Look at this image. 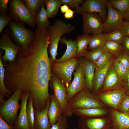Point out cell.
<instances>
[{
  "instance_id": "6da1fadb",
  "label": "cell",
  "mask_w": 129,
  "mask_h": 129,
  "mask_svg": "<svg viewBox=\"0 0 129 129\" xmlns=\"http://www.w3.org/2000/svg\"><path fill=\"white\" fill-rule=\"evenodd\" d=\"M34 32L33 40L26 49L20 50L14 62H3L6 67L4 82L11 92L18 89L29 92L33 98L35 109L40 111L50 99L49 84L52 73L48 52V30L37 28Z\"/></svg>"
},
{
  "instance_id": "7a4b0ae2",
  "label": "cell",
  "mask_w": 129,
  "mask_h": 129,
  "mask_svg": "<svg viewBox=\"0 0 129 129\" xmlns=\"http://www.w3.org/2000/svg\"><path fill=\"white\" fill-rule=\"evenodd\" d=\"M75 29V27L70 23H66L61 20H56L50 25L48 30L49 35V51L52 62L56 59L59 42L64 34L70 33Z\"/></svg>"
},
{
  "instance_id": "3957f363",
  "label": "cell",
  "mask_w": 129,
  "mask_h": 129,
  "mask_svg": "<svg viewBox=\"0 0 129 129\" xmlns=\"http://www.w3.org/2000/svg\"><path fill=\"white\" fill-rule=\"evenodd\" d=\"M9 14L12 20L26 23L33 27L35 26V16L30 11L23 0H10Z\"/></svg>"
},
{
  "instance_id": "277c9868",
  "label": "cell",
  "mask_w": 129,
  "mask_h": 129,
  "mask_svg": "<svg viewBox=\"0 0 129 129\" xmlns=\"http://www.w3.org/2000/svg\"><path fill=\"white\" fill-rule=\"evenodd\" d=\"M23 24L14 20L9 23V26L13 40L22 49L25 50L34 38L35 32L26 28Z\"/></svg>"
},
{
  "instance_id": "5b68a950",
  "label": "cell",
  "mask_w": 129,
  "mask_h": 129,
  "mask_svg": "<svg viewBox=\"0 0 129 129\" xmlns=\"http://www.w3.org/2000/svg\"><path fill=\"white\" fill-rule=\"evenodd\" d=\"M78 62V58L76 57L63 62H58L55 61L52 62L51 61L52 73L58 76L66 88H67L71 83L72 74Z\"/></svg>"
},
{
  "instance_id": "8992f818",
  "label": "cell",
  "mask_w": 129,
  "mask_h": 129,
  "mask_svg": "<svg viewBox=\"0 0 129 129\" xmlns=\"http://www.w3.org/2000/svg\"><path fill=\"white\" fill-rule=\"evenodd\" d=\"M68 103L71 109L102 108L104 106L96 96L84 89L75 95Z\"/></svg>"
},
{
  "instance_id": "52a82bcc",
  "label": "cell",
  "mask_w": 129,
  "mask_h": 129,
  "mask_svg": "<svg viewBox=\"0 0 129 129\" xmlns=\"http://www.w3.org/2000/svg\"><path fill=\"white\" fill-rule=\"evenodd\" d=\"M21 93L20 89H16L10 98L0 106V116L10 124L14 123L17 117L19 108V100Z\"/></svg>"
},
{
  "instance_id": "ba28073f",
  "label": "cell",
  "mask_w": 129,
  "mask_h": 129,
  "mask_svg": "<svg viewBox=\"0 0 129 129\" xmlns=\"http://www.w3.org/2000/svg\"><path fill=\"white\" fill-rule=\"evenodd\" d=\"M51 82L54 94L60 104L63 114L67 117L72 116L73 113L67 101V91L64 85L58 76L52 73Z\"/></svg>"
},
{
  "instance_id": "9c48e42d",
  "label": "cell",
  "mask_w": 129,
  "mask_h": 129,
  "mask_svg": "<svg viewBox=\"0 0 129 129\" xmlns=\"http://www.w3.org/2000/svg\"><path fill=\"white\" fill-rule=\"evenodd\" d=\"M8 30L4 32L0 39V48L4 50L5 54L2 56L3 62L11 63L16 60L18 52L22 48L14 43L11 39Z\"/></svg>"
},
{
  "instance_id": "30bf717a",
  "label": "cell",
  "mask_w": 129,
  "mask_h": 129,
  "mask_svg": "<svg viewBox=\"0 0 129 129\" xmlns=\"http://www.w3.org/2000/svg\"><path fill=\"white\" fill-rule=\"evenodd\" d=\"M81 15L84 34H97L102 33L103 25L102 22L103 19L98 14L86 12Z\"/></svg>"
},
{
  "instance_id": "8fae6325",
  "label": "cell",
  "mask_w": 129,
  "mask_h": 129,
  "mask_svg": "<svg viewBox=\"0 0 129 129\" xmlns=\"http://www.w3.org/2000/svg\"><path fill=\"white\" fill-rule=\"evenodd\" d=\"M78 61L75 69L76 71L73 74V81L68 87L66 88L68 102L75 95L85 89L86 81L83 67Z\"/></svg>"
},
{
  "instance_id": "7c38bea8",
  "label": "cell",
  "mask_w": 129,
  "mask_h": 129,
  "mask_svg": "<svg viewBox=\"0 0 129 129\" xmlns=\"http://www.w3.org/2000/svg\"><path fill=\"white\" fill-rule=\"evenodd\" d=\"M106 0H86L81 6L74 9L75 13L82 14L85 13H97L105 21L107 17Z\"/></svg>"
},
{
  "instance_id": "4fadbf2b",
  "label": "cell",
  "mask_w": 129,
  "mask_h": 129,
  "mask_svg": "<svg viewBox=\"0 0 129 129\" xmlns=\"http://www.w3.org/2000/svg\"><path fill=\"white\" fill-rule=\"evenodd\" d=\"M106 6L108 9V15L103 23V32L107 33L120 29L124 21L123 15L120 12L113 8L107 0Z\"/></svg>"
},
{
  "instance_id": "5bb4252c",
  "label": "cell",
  "mask_w": 129,
  "mask_h": 129,
  "mask_svg": "<svg viewBox=\"0 0 129 129\" xmlns=\"http://www.w3.org/2000/svg\"><path fill=\"white\" fill-rule=\"evenodd\" d=\"M125 86L124 81L115 69L113 63L107 72L100 92L119 89Z\"/></svg>"
},
{
  "instance_id": "9a60e30c",
  "label": "cell",
  "mask_w": 129,
  "mask_h": 129,
  "mask_svg": "<svg viewBox=\"0 0 129 129\" xmlns=\"http://www.w3.org/2000/svg\"><path fill=\"white\" fill-rule=\"evenodd\" d=\"M126 86L119 89L112 90L98 93V96L104 103L115 109L123 98L126 95Z\"/></svg>"
},
{
  "instance_id": "2e32d148",
  "label": "cell",
  "mask_w": 129,
  "mask_h": 129,
  "mask_svg": "<svg viewBox=\"0 0 129 129\" xmlns=\"http://www.w3.org/2000/svg\"><path fill=\"white\" fill-rule=\"evenodd\" d=\"M29 95L28 92L21 93L20 97L21 102V110L14 126V129H30L26 113L27 102Z\"/></svg>"
},
{
  "instance_id": "e0dca14e",
  "label": "cell",
  "mask_w": 129,
  "mask_h": 129,
  "mask_svg": "<svg viewBox=\"0 0 129 129\" xmlns=\"http://www.w3.org/2000/svg\"><path fill=\"white\" fill-rule=\"evenodd\" d=\"M78 59L81 63L83 67L86 81L85 89L91 93L93 89V79L96 67L95 63L89 61L81 57L78 58Z\"/></svg>"
},
{
  "instance_id": "ac0fdd59",
  "label": "cell",
  "mask_w": 129,
  "mask_h": 129,
  "mask_svg": "<svg viewBox=\"0 0 129 129\" xmlns=\"http://www.w3.org/2000/svg\"><path fill=\"white\" fill-rule=\"evenodd\" d=\"M115 57L113 55L109 62L103 67L99 68L96 67L92 91L93 93L97 92L102 87L107 72L113 63Z\"/></svg>"
},
{
  "instance_id": "d6986e66",
  "label": "cell",
  "mask_w": 129,
  "mask_h": 129,
  "mask_svg": "<svg viewBox=\"0 0 129 129\" xmlns=\"http://www.w3.org/2000/svg\"><path fill=\"white\" fill-rule=\"evenodd\" d=\"M51 103L50 98L48 101L45 108L41 111H34V128L36 129H50L51 125L48 116V112Z\"/></svg>"
},
{
  "instance_id": "ffe728a7",
  "label": "cell",
  "mask_w": 129,
  "mask_h": 129,
  "mask_svg": "<svg viewBox=\"0 0 129 129\" xmlns=\"http://www.w3.org/2000/svg\"><path fill=\"white\" fill-rule=\"evenodd\" d=\"M60 42L62 44H65L66 45V49L61 58L56 59L54 61L59 63L63 62L68 61L77 57V47L76 40L69 39L67 40L66 37L64 36L61 38Z\"/></svg>"
},
{
  "instance_id": "44dd1931",
  "label": "cell",
  "mask_w": 129,
  "mask_h": 129,
  "mask_svg": "<svg viewBox=\"0 0 129 129\" xmlns=\"http://www.w3.org/2000/svg\"><path fill=\"white\" fill-rule=\"evenodd\" d=\"M51 103L48 112V116L51 126L55 124L63 113L60 104L54 94H50Z\"/></svg>"
},
{
  "instance_id": "7402d4cb",
  "label": "cell",
  "mask_w": 129,
  "mask_h": 129,
  "mask_svg": "<svg viewBox=\"0 0 129 129\" xmlns=\"http://www.w3.org/2000/svg\"><path fill=\"white\" fill-rule=\"evenodd\" d=\"M111 116L118 129L129 128V114L111 109Z\"/></svg>"
},
{
  "instance_id": "603a6c76",
  "label": "cell",
  "mask_w": 129,
  "mask_h": 129,
  "mask_svg": "<svg viewBox=\"0 0 129 129\" xmlns=\"http://www.w3.org/2000/svg\"><path fill=\"white\" fill-rule=\"evenodd\" d=\"M72 110L73 113L81 118L103 115L107 113L106 111L102 108H76Z\"/></svg>"
},
{
  "instance_id": "cb8c5ba5",
  "label": "cell",
  "mask_w": 129,
  "mask_h": 129,
  "mask_svg": "<svg viewBox=\"0 0 129 129\" xmlns=\"http://www.w3.org/2000/svg\"><path fill=\"white\" fill-rule=\"evenodd\" d=\"M44 4L41 7L39 11L36 15L35 18L37 28L42 29H48L50 26V21L48 18L44 7Z\"/></svg>"
},
{
  "instance_id": "d4e9b609",
  "label": "cell",
  "mask_w": 129,
  "mask_h": 129,
  "mask_svg": "<svg viewBox=\"0 0 129 129\" xmlns=\"http://www.w3.org/2000/svg\"><path fill=\"white\" fill-rule=\"evenodd\" d=\"M91 35L84 34L76 36L77 43V56L78 58L83 57L86 51L88 45L90 42Z\"/></svg>"
},
{
  "instance_id": "484cf974",
  "label": "cell",
  "mask_w": 129,
  "mask_h": 129,
  "mask_svg": "<svg viewBox=\"0 0 129 129\" xmlns=\"http://www.w3.org/2000/svg\"><path fill=\"white\" fill-rule=\"evenodd\" d=\"M47 13L48 18L54 17L57 14L61 5L59 0H45Z\"/></svg>"
},
{
  "instance_id": "4316f807",
  "label": "cell",
  "mask_w": 129,
  "mask_h": 129,
  "mask_svg": "<svg viewBox=\"0 0 129 129\" xmlns=\"http://www.w3.org/2000/svg\"><path fill=\"white\" fill-rule=\"evenodd\" d=\"M108 41L102 33L91 35L90 40L89 44V47L91 50L104 46Z\"/></svg>"
},
{
  "instance_id": "83f0119b",
  "label": "cell",
  "mask_w": 129,
  "mask_h": 129,
  "mask_svg": "<svg viewBox=\"0 0 129 129\" xmlns=\"http://www.w3.org/2000/svg\"><path fill=\"white\" fill-rule=\"evenodd\" d=\"M104 47L106 51L115 57L124 51L122 44L113 41L108 40Z\"/></svg>"
},
{
  "instance_id": "f1b7e54d",
  "label": "cell",
  "mask_w": 129,
  "mask_h": 129,
  "mask_svg": "<svg viewBox=\"0 0 129 129\" xmlns=\"http://www.w3.org/2000/svg\"><path fill=\"white\" fill-rule=\"evenodd\" d=\"M108 1L113 8L123 15L129 11V0H111Z\"/></svg>"
},
{
  "instance_id": "f546056e",
  "label": "cell",
  "mask_w": 129,
  "mask_h": 129,
  "mask_svg": "<svg viewBox=\"0 0 129 129\" xmlns=\"http://www.w3.org/2000/svg\"><path fill=\"white\" fill-rule=\"evenodd\" d=\"M106 50L104 46L87 51L83 57L87 60L95 63L100 56Z\"/></svg>"
},
{
  "instance_id": "4dcf8cb0",
  "label": "cell",
  "mask_w": 129,
  "mask_h": 129,
  "mask_svg": "<svg viewBox=\"0 0 129 129\" xmlns=\"http://www.w3.org/2000/svg\"><path fill=\"white\" fill-rule=\"evenodd\" d=\"M33 99L30 96L27 105V106L26 113L28 124L30 129H34V112L33 107Z\"/></svg>"
},
{
  "instance_id": "1f68e13d",
  "label": "cell",
  "mask_w": 129,
  "mask_h": 129,
  "mask_svg": "<svg viewBox=\"0 0 129 129\" xmlns=\"http://www.w3.org/2000/svg\"><path fill=\"white\" fill-rule=\"evenodd\" d=\"M2 53V51L0 52V96L10 95L11 92L6 87L4 84L5 69L1 58Z\"/></svg>"
},
{
  "instance_id": "d6a6232c",
  "label": "cell",
  "mask_w": 129,
  "mask_h": 129,
  "mask_svg": "<svg viewBox=\"0 0 129 129\" xmlns=\"http://www.w3.org/2000/svg\"><path fill=\"white\" fill-rule=\"evenodd\" d=\"M45 0H24L25 3L30 11L34 15L39 11Z\"/></svg>"
},
{
  "instance_id": "836d02e7",
  "label": "cell",
  "mask_w": 129,
  "mask_h": 129,
  "mask_svg": "<svg viewBox=\"0 0 129 129\" xmlns=\"http://www.w3.org/2000/svg\"><path fill=\"white\" fill-rule=\"evenodd\" d=\"M106 123V120L102 118H90L86 120L85 124L88 129H102Z\"/></svg>"
},
{
  "instance_id": "e575fe53",
  "label": "cell",
  "mask_w": 129,
  "mask_h": 129,
  "mask_svg": "<svg viewBox=\"0 0 129 129\" xmlns=\"http://www.w3.org/2000/svg\"><path fill=\"white\" fill-rule=\"evenodd\" d=\"M103 34L108 40L116 42L121 44L124 36L120 29Z\"/></svg>"
},
{
  "instance_id": "d590c367",
  "label": "cell",
  "mask_w": 129,
  "mask_h": 129,
  "mask_svg": "<svg viewBox=\"0 0 129 129\" xmlns=\"http://www.w3.org/2000/svg\"><path fill=\"white\" fill-rule=\"evenodd\" d=\"M113 56L106 51L95 62L96 66L99 68L103 67L109 62Z\"/></svg>"
},
{
  "instance_id": "8d00e7d4",
  "label": "cell",
  "mask_w": 129,
  "mask_h": 129,
  "mask_svg": "<svg viewBox=\"0 0 129 129\" xmlns=\"http://www.w3.org/2000/svg\"><path fill=\"white\" fill-rule=\"evenodd\" d=\"M113 64L115 71L123 81L127 74L128 69L116 59L115 56Z\"/></svg>"
},
{
  "instance_id": "74e56055",
  "label": "cell",
  "mask_w": 129,
  "mask_h": 129,
  "mask_svg": "<svg viewBox=\"0 0 129 129\" xmlns=\"http://www.w3.org/2000/svg\"><path fill=\"white\" fill-rule=\"evenodd\" d=\"M68 127L67 117L63 113L57 122L51 126L50 129H67Z\"/></svg>"
},
{
  "instance_id": "f35d334b",
  "label": "cell",
  "mask_w": 129,
  "mask_h": 129,
  "mask_svg": "<svg viewBox=\"0 0 129 129\" xmlns=\"http://www.w3.org/2000/svg\"><path fill=\"white\" fill-rule=\"evenodd\" d=\"M119 112L127 113L129 109V96L126 95L122 99L118 107Z\"/></svg>"
},
{
  "instance_id": "ab89813d",
  "label": "cell",
  "mask_w": 129,
  "mask_h": 129,
  "mask_svg": "<svg viewBox=\"0 0 129 129\" xmlns=\"http://www.w3.org/2000/svg\"><path fill=\"white\" fill-rule=\"evenodd\" d=\"M115 57L128 69H129V55L127 53L123 52Z\"/></svg>"
},
{
  "instance_id": "60d3db41",
  "label": "cell",
  "mask_w": 129,
  "mask_h": 129,
  "mask_svg": "<svg viewBox=\"0 0 129 129\" xmlns=\"http://www.w3.org/2000/svg\"><path fill=\"white\" fill-rule=\"evenodd\" d=\"M12 19L7 14H0V33L5 27L11 21Z\"/></svg>"
},
{
  "instance_id": "b9f144b4",
  "label": "cell",
  "mask_w": 129,
  "mask_h": 129,
  "mask_svg": "<svg viewBox=\"0 0 129 129\" xmlns=\"http://www.w3.org/2000/svg\"><path fill=\"white\" fill-rule=\"evenodd\" d=\"M61 4L69 6L70 7L75 9L82 3L83 0H59Z\"/></svg>"
},
{
  "instance_id": "7bdbcfd3",
  "label": "cell",
  "mask_w": 129,
  "mask_h": 129,
  "mask_svg": "<svg viewBox=\"0 0 129 129\" xmlns=\"http://www.w3.org/2000/svg\"><path fill=\"white\" fill-rule=\"evenodd\" d=\"M120 29L124 36L129 37V21H124Z\"/></svg>"
},
{
  "instance_id": "ee69618b",
  "label": "cell",
  "mask_w": 129,
  "mask_h": 129,
  "mask_svg": "<svg viewBox=\"0 0 129 129\" xmlns=\"http://www.w3.org/2000/svg\"><path fill=\"white\" fill-rule=\"evenodd\" d=\"M9 0H0V14H7L8 10L7 6L8 4Z\"/></svg>"
},
{
  "instance_id": "f6af8a7d",
  "label": "cell",
  "mask_w": 129,
  "mask_h": 129,
  "mask_svg": "<svg viewBox=\"0 0 129 129\" xmlns=\"http://www.w3.org/2000/svg\"><path fill=\"white\" fill-rule=\"evenodd\" d=\"M124 52L129 53V37L124 36L122 43Z\"/></svg>"
},
{
  "instance_id": "bcb514c9",
  "label": "cell",
  "mask_w": 129,
  "mask_h": 129,
  "mask_svg": "<svg viewBox=\"0 0 129 129\" xmlns=\"http://www.w3.org/2000/svg\"><path fill=\"white\" fill-rule=\"evenodd\" d=\"M0 129H13L0 116Z\"/></svg>"
},
{
  "instance_id": "7dc6e473",
  "label": "cell",
  "mask_w": 129,
  "mask_h": 129,
  "mask_svg": "<svg viewBox=\"0 0 129 129\" xmlns=\"http://www.w3.org/2000/svg\"><path fill=\"white\" fill-rule=\"evenodd\" d=\"M75 13V11L70 9H69L64 14V18L66 19H70L74 17Z\"/></svg>"
},
{
  "instance_id": "c3c4849f",
  "label": "cell",
  "mask_w": 129,
  "mask_h": 129,
  "mask_svg": "<svg viewBox=\"0 0 129 129\" xmlns=\"http://www.w3.org/2000/svg\"><path fill=\"white\" fill-rule=\"evenodd\" d=\"M123 81L125 84L127 90L129 89V69H128L127 74Z\"/></svg>"
},
{
  "instance_id": "681fc988",
  "label": "cell",
  "mask_w": 129,
  "mask_h": 129,
  "mask_svg": "<svg viewBox=\"0 0 129 129\" xmlns=\"http://www.w3.org/2000/svg\"><path fill=\"white\" fill-rule=\"evenodd\" d=\"M60 8V11L62 13H65L70 9L68 5H63L62 6H61Z\"/></svg>"
},
{
  "instance_id": "f907efd6",
  "label": "cell",
  "mask_w": 129,
  "mask_h": 129,
  "mask_svg": "<svg viewBox=\"0 0 129 129\" xmlns=\"http://www.w3.org/2000/svg\"><path fill=\"white\" fill-rule=\"evenodd\" d=\"M123 16L125 21H129V11L124 14Z\"/></svg>"
},
{
  "instance_id": "816d5d0a",
  "label": "cell",
  "mask_w": 129,
  "mask_h": 129,
  "mask_svg": "<svg viewBox=\"0 0 129 129\" xmlns=\"http://www.w3.org/2000/svg\"><path fill=\"white\" fill-rule=\"evenodd\" d=\"M126 94L127 95L129 96V89L126 91Z\"/></svg>"
},
{
  "instance_id": "f5cc1de1",
  "label": "cell",
  "mask_w": 129,
  "mask_h": 129,
  "mask_svg": "<svg viewBox=\"0 0 129 129\" xmlns=\"http://www.w3.org/2000/svg\"><path fill=\"white\" fill-rule=\"evenodd\" d=\"M127 113H128L129 114V110L128 111V112H127Z\"/></svg>"
},
{
  "instance_id": "db71d44e",
  "label": "cell",
  "mask_w": 129,
  "mask_h": 129,
  "mask_svg": "<svg viewBox=\"0 0 129 129\" xmlns=\"http://www.w3.org/2000/svg\"><path fill=\"white\" fill-rule=\"evenodd\" d=\"M129 129V128H126V129Z\"/></svg>"
},
{
  "instance_id": "11a10c76",
  "label": "cell",
  "mask_w": 129,
  "mask_h": 129,
  "mask_svg": "<svg viewBox=\"0 0 129 129\" xmlns=\"http://www.w3.org/2000/svg\"><path fill=\"white\" fill-rule=\"evenodd\" d=\"M75 129H76V128H75Z\"/></svg>"
},
{
  "instance_id": "9f6ffc18",
  "label": "cell",
  "mask_w": 129,
  "mask_h": 129,
  "mask_svg": "<svg viewBox=\"0 0 129 129\" xmlns=\"http://www.w3.org/2000/svg\"><path fill=\"white\" fill-rule=\"evenodd\" d=\"M128 55H129V53L128 54Z\"/></svg>"
}]
</instances>
